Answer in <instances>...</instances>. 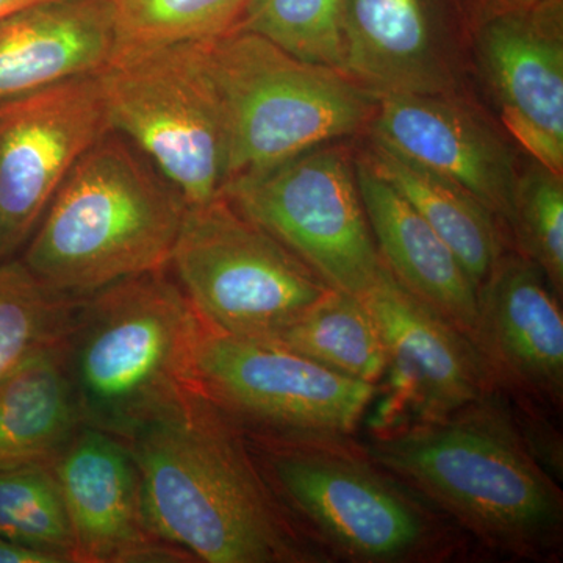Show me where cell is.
Here are the masks:
<instances>
[{"mask_svg": "<svg viewBox=\"0 0 563 563\" xmlns=\"http://www.w3.org/2000/svg\"><path fill=\"white\" fill-rule=\"evenodd\" d=\"M128 444L147 528L191 561L329 562L282 509L242 428L198 387Z\"/></svg>", "mask_w": 563, "mask_h": 563, "instance_id": "obj_1", "label": "cell"}, {"mask_svg": "<svg viewBox=\"0 0 563 563\" xmlns=\"http://www.w3.org/2000/svg\"><path fill=\"white\" fill-rule=\"evenodd\" d=\"M363 450L493 553L561 558L563 493L495 390L439 420L369 433Z\"/></svg>", "mask_w": 563, "mask_h": 563, "instance_id": "obj_2", "label": "cell"}, {"mask_svg": "<svg viewBox=\"0 0 563 563\" xmlns=\"http://www.w3.org/2000/svg\"><path fill=\"white\" fill-rule=\"evenodd\" d=\"M243 432L282 509L329 562L443 563L468 554L470 537L352 435Z\"/></svg>", "mask_w": 563, "mask_h": 563, "instance_id": "obj_3", "label": "cell"}, {"mask_svg": "<svg viewBox=\"0 0 563 563\" xmlns=\"http://www.w3.org/2000/svg\"><path fill=\"white\" fill-rule=\"evenodd\" d=\"M187 210L131 141L109 132L63 180L21 262L52 291L84 299L168 268Z\"/></svg>", "mask_w": 563, "mask_h": 563, "instance_id": "obj_4", "label": "cell"}, {"mask_svg": "<svg viewBox=\"0 0 563 563\" xmlns=\"http://www.w3.org/2000/svg\"><path fill=\"white\" fill-rule=\"evenodd\" d=\"M166 269L80 299L65 335L81 421L125 442L196 388L206 322Z\"/></svg>", "mask_w": 563, "mask_h": 563, "instance_id": "obj_5", "label": "cell"}, {"mask_svg": "<svg viewBox=\"0 0 563 563\" xmlns=\"http://www.w3.org/2000/svg\"><path fill=\"white\" fill-rule=\"evenodd\" d=\"M203 54L224 111L225 181L372 124V92L343 70L299 60L261 35L233 31L203 41Z\"/></svg>", "mask_w": 563, "mask_h": 563, "instance_id": "obj_6", "label": "cell"}, {"mask_svg": "<svg viewBox=\"0 0 563 563\" xmlns=\"http://www.w3.org/2000/svg\"><path fill=\"white\" fill-rule=\"evenodd\" d=\"M98 79L111 132L131 141L188 207L221 198L228 133L203 41L118 51Z\"/></svg>", "mask_w": 563, "mask_h": 563, "instance_id": "obj_7", "label": "cell"}, {"mask_svg": "<svg viewBox=\"0 0 563 563\" xmlns=\"http://www.w3.org/2000/svg\"><path fill=\"white\" fill-rule=\"evenodd\" d=\"M169 269L209 328L273 340L332 290L224 198L188 207Z\"/></svg>", "mask_w": 563, "mask_h": 563, "instance_id": "obj_8", "label": "cell"}, {"mask_svg": "<svg viewBox=\"0 0 563 563\" xmlns=\"http://www.w3.org/2000/svg\"><path fill=\"white\" fill-rule=\"evenodd\" d=\"M221 198L272 233L333 290L363 298L384 273L355 162L342 146L322 144L233 177Z\"/></svg>", "mask_w": 563, "mask_h": 563, "instance_id": "obj_9", "label": "cell"}, {"mask_svg": "<svg viewBox=\"0 0 563 563\" xmlns=\"http://www.w3.org/2000/svg\"><path fill=\"white\" fill-rule=\"evenodd\" d=\"M196 387L243 431L266 435H352L377 385L351 379L266 340L206 324Z\"/></svg>", "mask_w": 563, "mask_h": 563, "instance_id": "obj_10", "label": "cell"}, {"mask_svg": "<svg viewBox=\"0 0 563 563\" xmlns=\"http://www.w3.org/2000/svg\"><path fill=\"white\" fill-rule=\"evenodd\" d=\"M362 299L387 357L369 433L439 420L498 390L479 347L407 291L387 266Z\"/></svg>", "mask_w": 563, "mask_h": 563, "instance_id": "obj_11", "label": "cell"}, {"mask_svg": "<svg viewBox=\"0 0 563 563\" xmlns=\"http://www.w3.org/2000/svg\"><path fill=\"white\" fill-rule=\"evenodd\" d=\"M109 132L98 74L0 103V261L24 250L70 169Z\"/></svg>", "mask_w": 563, "mask_h": 563, "instance_id": "obj_12", "label": "cell"}, {"mask_svg": "<svg viewBox=\"0 0 563 563\" xmlns=\"http://www.w3.org/2000/svg\"><path fill=\"white\" fill-rule=\"evenodd\" d=\"M476 52L506 131L533 162L562 174V0L493 7L477 32Z\"/></svg>", "mask_w": 563, "mask_h": 563, "instance_id": "obj_13", "label": "cell"}, {"mask_svg": "<svg viewBox=\"0 0 563 563\" xmlns=\"http://www.w3.org/2000/svg\"><path fill=\"white\" fill-rule=\"evenodd\" d=\"M561 299L520 252L504 251L477 290V347L496 387L555 413L563 406Z\"/></svg>", "mask_w": 563, "mask_h": 563, "instance_id": "obj_14", "label": "cell"}, {"mask_svg": "<svg viewBox=\"0 0 563 563\" xmlns=\"http://www.w3.org/2000/svg\"><path fill=\"white\" fill-rule=\"evenodd\" d=\"M373 143L453 181L479 199L499 221L512 220L520 173L506 141L450 95L377 98Z\"/></svg>", "mask_w": 563, "mask_h": 563, "instance_id": "obj_15", "label": "cell"}, {"mask_svg": "<svg viewBox=\"0 0 563 563\" xmlns=\"http://www.w3.org/2000/svg\"><path fill=\"white\" fill-rule=\"evenodd\" d=\"M74 537V562H190L155 539L128 442L84 424L52 465Z\"/></svg>", "mask_w": 563, "mask_h": 563, "instance_id": "obj_16", "label": "cell"}, {"mask_svg": "<svg viewBox=\"0 0 563 563\" xmlns=\"http://www.w3.org/2000/svg\"><path fill=\"white\" fill-rule=\"evenodd\" d=\"M118 49L109 0H51L0 20V103L96 76Z\"/></svg>", "mask_w": 563, "mask_h": 563, "instance_id": "obj_17", "label": "cell"}, {"mask_svg": "<svg viewBox=\"0 0 563 563\" xmlns=\"http://www.w3.org/2000/svg\"><path fill=\"white\" fill-rule=\"evenodd\" d=\"M355 177L374 242L388 272L477 346V288L454 252L366 158L355 161Z\"/></svg>", "mask_w": 563, "mask_h": 563, "instance_id": "obj_18", "label": "cell"}, {"mask_svg": "<svg viewBox=\"0 0 563 563\" xmlns=\"http://www.w3.org/2000/svg\"><path fill=\"white\" fill-rule=\"evenodd\" d=\"M343 70L374 98L451 95L424 0H346Z\"/></svg>", "mask_w": 563, "mask_h": 563, "instance_id": "obj_19", "label": "cell"}, {"mask_svg": "<svg viewBox=\"0 0 563 563\" xmlns=\"http://www.w3.org/2000/svg\"><path fill=\"white\" fill-rule=\"evenodd\" d=\"M81 426L63 339L0 383V470L54 465Z\"/></svg>", "mask_w": 563, "mask_h": 563, "instance_id": "obj_20", "label": "cell"}, {"mask_svg": "<svg viewBox=\"0 0 563 563\" xmlns=\"http://www.w3.org/2000/svg\"><path fill=\"white\" fill-rule=\"evenodd\" d=\"M366 162L442 236L479 290L504 252L496 214L459 185L404 161L379 144L373 143Z\"/></svg>", "mask_w": 563, "mask_h": 563, "instance_id": "obj_21", "label": "cell"}, {"mask_svg": "<svg viewBox=\"0 0 563 563\" xmlns=\"http://www.w3.org/2000/svg\"><path fill=\"white\" fill-rule=\"evenodd\" d=\"M324 368L379 385L387 365L379 328L362 298L329 290L273 340Z\"/></svg>", "mask_w": 563, "mask_h": 563, "instance_id": "obj_22", "label": "cell"}, {"mask_svg": "<svg viewBox=\"0 0 563 563\" xmlns=\"http://www.w3.org/2000/svg\"><path fill=\"white\" fill-rule=\"evenodd\" d=\"M79 302L47 288L21 258L0 261V383L32 352L65 339Z\"/></svg>", "mask_w": 563, "mask_h": 563, "instance_id": "obj_23", "label": "cell"}, {"mask_svg": "<svg viewBox=\"0 0 563 563\" xmlns=\"http://www.w3.org/2000/svg\"><path fill=\"white\" fill-rule=\"evenodd\" d=\"M251 0H109L118 51L202 43L235 31Z\"/></svg>", "mask_w": 563, "mask_h": 563, "instance_id": "obj_24", "label": "cell"}, {"mask_svg": "<svg viewBox=\"0 0 563 563\" xmlns=\"http://www.w3.org/2000/svg\"><path fill=\"white\" fill-rule=\"evenodd\" d=\"M344 5L346 0H251L235 31L261 35L299 60L343 70Z\"/></svg>", "mask_w": 563, "mask_h": 563, "instance_id": "obj_25", "label": "cell"}, {"mask_svg": "<svg viewBox=\"0 0 563 563\" xmlns=\"http://www.w3.org/2000/svg\"><path fill=\"white\" fill-rule=\"evenodd\" d=\"M0 536L74 562V537L52 466L0 470Z\"/></svg>", "mask_w": 563, "mask_h": 563, "instance_id": "obj_26", "label": "cell"}, {"mask_svg": "<svg viewBox=\"0 0 563 563\" xmlns=\"http://www.w3.org/2000/svg\"><path fill=\"white\" fill-rule=\"evenodd\" d=\"M536 163V162H533ZM510 228L518 252L536 263L562 298L563 181L562 174L536 165L518 177Z\"/></svg>", "mask_w": 563, "mask_h": 563, "instance_id": "obj_27", "label": "cell"}, {"mask_svg": "<svg viewBox=\"0 0 563 563\" xmlns=\"http://www.w3.org/2000/svg\"><path fill=\"white\" fill-rule=\"evenodd\" d=\"M0 563H69L60 554L47 553L0 536Z\"/></svg>", "mask_w": 563, "mask_h": 563, "instance_id": "obj_28", "label": "cell"}, {"mask_svg": "<svg viewBox=\"0 0 563 563\" xmlns=\"http://www.w3.org/2000/svg\"><path fill=\"white\" fill-rule=\"evenodd\" d=\"M51 2V0H0V20L18 13L31 7L41 5V3Z\"/></svg>", "mask_w": 563, "mask_h": 563, "instance_id": "obj_29", "label": "cell"}, {"mask_svg": "<svg viewBox=\"0 0 563 563\" xmlns=\"http://www.w3.org/2000/svg\"><path fill=\"white\" fill-rule=\"evenodd\" d=\"M547 0H492L493 7H532Z\"/></svg>", "mask_w": 563, "mask_h": 563, "instance_id": "obj_30", "label": "cell"}]
</instances>
